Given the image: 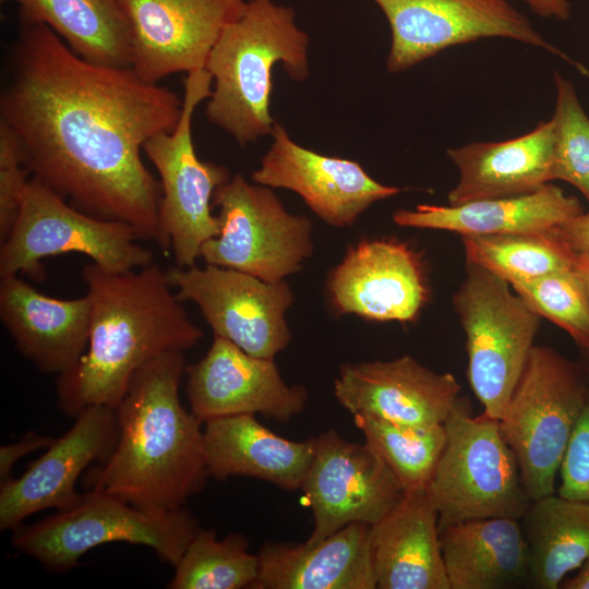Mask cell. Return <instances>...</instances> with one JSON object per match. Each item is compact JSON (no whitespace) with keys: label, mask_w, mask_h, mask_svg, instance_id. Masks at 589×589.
<instances>
[{"label":"cell","mask_w":589,"mask_h":589,"mask_svg":"<svg viewBox=\"0 0 589 589\" xmlns=\"http://www.w3.org/2000/svg\"><path fill=\"white\" fill-rule=\"evenodd\" d=\"M563 589H589V556L577 568V573L567 576L561 584Z\"/></svg>","instance_id":"obj_40"},{"label":"cell","mask_w":589,"mask_h":589,"mask_svg":"<svg viewBox=\"0 0 589 589\" xmlns=\"http://www.w3.org/2000/svg\"><path fill=\"white\" fill-rule=\"evenodd\" d=\"M220 232L206 241V264L232 268L275 283L299 272L313 253L312 223L289 213L271 188L237 173L217 188Z\"/></svg>","instance_id":"obj_11"},{"label":"cell","mask_w":589,"mask_h":589,"mask_svg":"<svg viewBox=\"0 0 589 589\" xmlns=\"http://www.w3.org/2000/svg\"><path fill=\"white\" fill-rule=\"evenodd\" d=\"M532 11L542 17L567 20L570 13V4L567 0H521Z\"/></svg>","instance_id":"obj_39"},{"label":"cell","mask_w":589,"mask_h":589,"mask_svg":"<svg viewBox=\"0 0 589 589\" xmlns=\"http://www.w3.org/2000/svg\"><path fill=\"white\" fill-rule=\"evenodd\" d=\"M272 136L269 149L252 175L253 182L296 192L328 225L351 226L373 203L401 191L377 182L354 160L300 146L276 121Z\"/></svg>","instance_id":"obj_18"},{"label":"cell","mask_w":589,"mask_h":589,"mask_svg":"<svg viewBox=\"0 0 589 589\" xmlns=\"http://www.w3.org/2000/svg\"><path fill=\"white\" fill-rule=\"evenodd\" d=\"M392 33L386 67L402 72L448 47L509 38L560 53L507 0H373Z\"/></svg>","instance_id":"obj_13"},{"label":"cell","mask_w":589,"mask_h":589,"mask_svg":"<svg viewBox=\"0 0 589 589\" xmlns=\"http://www.w3.org/2000/svg\"><path fill=\"white\" fill-rule=\"evenodd\" d=\"M183 353H164L135 372L116 408V444L87 469V490L140 508L176 510L205 486L204 423L179 397Z\"/></svg>","instance_id":"obj_3"},{"label":"cell","mask_w":589,"mask_h":589,"mask_svg":"<svg viewBox=\"0 0 589 589\" xmlns=\"http://www.w3.org/2000/svg\"><path fill=\"white\" fill-rule=\"evenodd\" d=\"M21 24H43L81 58L99 65L131 67V36L118 0H13Z\"/></svg>","instance_id":"obj_29"},{"label":"cell","mask_w":589,"mask_h":589,"mask_svg":"<svg viewBox=\"0 0 589 589\" xmlns=\"http://www.w3.org/2000/svg\"><path fill=\"white\" fill-rule=\"evenodd\" d=\"M199 528L196 517L183 507L140 508L107 493L86 490L72 506L12 530L11 543L58 573L76 567L89 550L112 542L148 546L175 567Z\"/></svg>","instance_id":"obj_5"},{"label":"cell","mask_w":589,"mask_h":589,"mask_svg":"<svg viewBox=\"0 0 589 589\" xmlns=\"http://www.w3.org/2000/svg\"><path fill=\"white\" fill-rule=\"evenodd\" d=\"M212 84L205 68L187 73L178 124L143 147L160 178L157 244L164 251L172 250L179 267L194 266L203 244L219 235V217L212 213L213 196L231 178L225 166L201 160L194 148L192 117L197 105L211 96Z\"/></svg>","instance_id":"obj_9"},{"label":"cell","mask_w":589,"mask_h":589,"mask_svg":"<svg viewBox=\"0 0 589 589\" xmlns=\"http://www.w3.org/2000/svg\"><path fill=\"white\" fill-rule=\"evenodd\" d=\"M558 474L557 494L589 503V398L572 432Z\"/></svg>","instance_id":"obj_36"},{"label":"cell","mask_w":589,"mask_h":589,"mask_svg":"<svg viewBox=\"0 0 589 589\" xmlns=\"http://www.w3.org/2000/svg\"><path fill=\"white\" fill-rule=\"evenodd\" d=\"M185 374L191 411L203 423L255 413L287 422L308 402L306 389L288 385L273 359L249 354L217 336L201 360L185 365Z\"/></svg>","instance_id":"obj_16"},{"label":"cell","mask_w":589,"mask_h":589,"mask_svg":"<svg viewBox=\"0 0 589 589\" xmlns=\"http://www.w3.org/2000/svg\"><path fill=\"white\" fill-rule=\"evenodd\" d=\"M589 398L584 371L550 347L533 346L500 425L531 501L555 493L575 424Z\"/></svg>","instance_id":"obj_6"},{"label":"cell","mask_w":589,"mask_h":589,"mask_svg":"<svg viewBox=\"0 0 589 589\" xmlns=\"http://www.w3.org/2000/svg\"><path fill=\"white\" fill-rule=\"evenodd\" d=\"M467 264L480 266L510 286L573 268L576 254L553 231L461 236Z\"/></svg>","instance_id":"obj_30"},{"label":"cell","mask_w":589,"mask_h":589,"mask_svg":"<svg viewBox=\"0 0 589 589\" xmlns=\"http://www.w3.org/2000/svg\"><path fill=\"white\" fill-rule=\"evenodd\" d=\"M118 2L130 28L131 68L151 83L204 69L221 32L248 4L245 0Z\"/></svg>","instance_id":"obj_15"},{"label":"cell","mask_w":589,"mask_h":589,"mask_svg":"<svg viewBox=\"0 0 589 589\" xmlns=\"http://www.w3.org/2000/svg\"><path fill=\"white\" fill-rule=\"evenodd\" d=\"M166 272L177 297L199 306L214 336L265 359L287 348L291 334L285 315L294 298L285 280L269 283L212 264Z\"/></svg>","instance_id":"obj_12"},{"label":"cell","mask_w":589,"mask_h":589,"mask_svg":"<svg viewBox=\"0 0 589 589\" xmlns=\"http://www.w3.org/2000/svg\"><path fill=\"white\" fill-rule=\"evenodd\" d=\"M353 420L405 492L430 486L446 442L444 424H400L361 414Z\"/></svg>","instance_id":"obj_31"},{"label":"cell","mask_w":589,"mask_h":589,"mask_svg":"<svg viewBox=\"0 0 589 589\" xmlns=\"http://www.w3.org/2000/svg\"><path fill=\"white\" fill-rule=\"evenodd\" d=\"M450 589H508L528 585L527 545L520 520L470 519L440 530Z\"/></svg>","instance_id":"obj_27"},{"label":"cell","mask_w":589,"mask_h":589,"mask_svg":"<svg viewBox=\"0 0 589 589\" xmlns=\"http://www.w3.org/2000/svg\"><path fill=\"white\" fill-rule=\"evenodd\" d=\"M208 477L245 476L286 491L300 490L315 452V437L290 441L262 425L254 414L208 420L203 428Z\"/></svg>","instance_id":"obj_25"},{"label":"cell","mask_w":589,"mask_h":589,"mask_svg":"<svg viewBox=\"0 0 589 589\" xmlns=\"http://www.w3.org/2000/svg\"><path fill=\"white\" fill-rule=\"evenodd\" d=\"M584 213L579 200L548 183L518 196L468 202L460 205L419 204L393 215L401 227L437 229L460 236L546 231Z\"/></svg>","instance_id":"obj_26"},{"label":"cell","mask_w":589,"mask_h":589,"mask_svg":"<svg viewBox=\"0 0 589 589\" xmlns=\"http://www.w3.org/2000/svg\"><path fill=\"white\" fill-rule=\"evenodd\" d=\"M82 278L91 300L88 344L56 384L57 406L69 417L96 405L116 409L143 365L192 349L203 337L155 263L111 273L92 262Z\"/></svg>","instance_id":"obj_2"},{"label":"cell","mask_w":589,"mask_h":589,"mask_svg":"<svg viewBox=\"0 0 589 589\" xmlns=\"http://www.w3.org/2000/svg\"><path fill=\"white\" fill-rule=\"evenodd\" d=\"M587 360H588V369H589V356L587 357Z\"/></svg>","instance_id":"obj_42"},{"label":"cell","mask_w":589,"mask_h":589,"mask_svg":"<svg viewBox=\"0 0 589 589\" xmlns=\"http://www.w3.org/2000/svg\"><path fill=\"white\" fill-rule=\"evenodd\" d=\"M575 254H589V213H582L552 228Z\"/></svg>","instance_id":"obj_38"},{"label":"cell","mask_w":589,"mask_h":589,"mask_svg":"<svg viewBox=\"0 0 589 589\" xmlns=\"http://www.w3.org/2000/svg\"><path fill=\"white\" fill-rule=\"evenodd\" d=\"M573 269L581 279L589 292V254H576Z\"/></svg>","instance_id":"obj_41"},{"label":"cell","mask_w":589,"mask_h":589,"mask_svg":"<svg viewBox=\"0 0 589 589\" xmlns=\"http://www.w3.org/2000/svg\"><path fill=\"white\" fill-rule=\"evenodd\" d=\"M132 226L92 216L51 188L31 178L23 193L19 215L0 248V278L26 274L39 281L45 277L41 260L81 253L111 273H128L154 263V255L136 242Z\"/></svg>","instance_id":"obj_8"},{"label":"cell","mask_w":589,"mask_h":589,"mask_svg":"<svg viewBox=\"0 0 589 589\" xmlns=\"http://www.w3.org/2000/svg\"><path fill=\"white\" fill-rule=\"evenodd\" d=\"M554 145V123L550 119L515 139L473 142L448 149L459 172L448 193V204L518 196L541 189L552 181Z\"/></svg>","instance_id":"obj_24"},{"label":"cell","mask_w":589,"mask_h":589,"mask_svg":"<svg viewBox=\"0 0 589 589\" xmlns=\"http://www.w3.org/2000/svg\"><path fill=\"white\" fill-rule=\"evenodd\" d=\"M0 318L17 350L40 371L61 374L85 352L91 325L88 296L58 299L17 276L1 278Z\"/></svg>","instance_id":"obj_21"},{"label":"cell","mask_w":589,"mask_h":589,"mask_svg":"<svg viewBox=\"0 0 589 589\" xmlns=\"http://www.w3.org/2000/svg\"><path fill=\"white\" fill-rule=\"evenodd\" d=\"M11 57L0 120L19 137L32 177L158 243L161 187L141 152L176 128L183 100L131 67L81 58L43 24H22Z\"/></svg>","instance_id":"obj_1"},{"label":"cell","mask_w":589,"mask_h":589,"mask_svg":"<svg viewBox=\"0 0 589 589\" xmlns=\"http://www.w3.org/2000/svg\"><path fill=\"white\" fill-rule=\"evenodd\" d=\"M0 1L3 2V1H8V0H0Z\"/></svg>","instance_id":"obj_43"},{"label":"cell","mask_w":589,"mask_h":589,"mask_svg":"<svg viewBox=\"0 0 589 589\" xmlns=\"http://www.w3.org/2000/svg\"><path fill=\"white\" fill-rule=\"evenodd\" d=\"M22 144L11 128L0 120V240L10 235L29 181Z\"/></svg>","instance_id":"obj_35"},{"label":"cell","mask_w":589,"mask_h":589,"mask_svg":"<svg viewBox=\"0 0 589 589\" xmlns=\"http://www.w3.org/2000/svg\"><path fill=\"white\" fill-rule=\"evenodd\" d=\"M241 533L218 539L214 529L199 528L168 584L170 589L252 588L259 576V557L248 551Z\"/></svg>","instance_id":"obj_32"},{"label":"cell","mask_w":589,"mask_h":589,"mask_svg":"<svg viewBox=\"0 0 589 589\" xmlns=\"http://www.w3.org/2000/svg\"><path fill=\"white\" fill-rule=\"evenodd\" d=\"M300 490L314 520L305 541L309 544L353 522L376 524L405 494L390 469L365 443L349 442L334 429L315 436L313 460Z\"/></svg>","instance_id":"obj_14"},{"label":"cell","mask_w":589,"mask_h":589,"mask_svg":"<svg viewBox=\"0 0 589 589\" xmlns=\"http://www.w3.org/2000/svg\"><path fill=\"white\" fill-rule=\"evenodd\" d=\"M460 389L454 374L432 371L411 356L345 363L334 382L337 401L352 416L412 425L444 424Z\"/></svg>","instance_id":"obj_20"},{"label":"cell","mask_w":589,"mask_h":589,"mask_svg":"<svg viewBox=\"0 0 589 589\" xmlns=\"http://www.w3.org/2000/svg\"><path fill=\"white\" fill-rule=\"evenodd\" d=\"M55 437L28 431L17 442L0 447V483L11 478L13 466L26 455L51 445Z\"/></svg>","instance_id":"obj_37"},{"label":"cell","mask_w":589,"mask_h":589,"mask_svg":"<svg viewBox=\"0 0 589 589\" xmlns=\"http://www.w3.org/2000/svg\"><path fill=\"white\" fill-rule=\"evenodd\" d=\"M73 425L16 479L0 483V529L14 530L28 516L72 506L75 484L93 462L104 460L118 437L116 409L96 405L74 417Z\"/></svg>","instance_id":"obj_17"},{"label":"cell","mask_w":589,"mask_h":589,"mask_svg":"<svg viewBox=\"0 0 589 589\" xmlns=\"http://www.w3.org/2000/svg\"><path fill=\"white\" fill-rule=\"evenodd\" d=\"M370 528L353 522L315 544L265 542L251 589H375Z\"/></svg>","instance_id":"obj_23"},{"label":"cell","mask_w":589,"mask_h":589,"mask_svg":"<svg viewBox=\"0 0 589 589\" xmlns=\"http://www.w3.org/2000/svg\"><path fill=\"white\" fill-rule=\"evenodd\" d=\"M540 316L564 329L589 356V292L573 268L512 285Z\"/></svg>","instance_id":"obj_33"},{"label":"cell","mask_w":589,"mask_h":589,"mask_svg":"<svg viewBox=\"0 0 589 589\" xmlns=\"http://www.w3.org/2000/svg\"><path fill=\"white\" fill-rule=\"evenodd\" d=\"M553 79L556 100L552 117L555 132L552 181L570 183L589 205V118L573 83L556 71Z\"/></svg>","instance_id":"obj_34"},{"label":"cell","mask_w":589,"mask_h":589,"mask_svg":"<svg viewBox=\"0 0 589 589\" xmlns=\"http://www.w3.org/2000/svg\"><path fill=\"white\" fill-rule=\"evenodd\" d=\"M444 425L446 442L429 486L438 530L478 518L520 519L531 500L500 421L473 416L460 397Z\"/></svg>","instance_id":"obj_7"},{"label":"cell","mask_w":589,"mask_h":589,"mask_svg":"<svg viewBox=\"0 0 589 589\" xmlns=\"http://www.w3.org/2000/svg\"><path fill=\"white\" fill-rule=\"evenodd\" d=\"M327 289L338 313L376 322H412L429 297L418 253L392 239L362 240L349 249Z\"/></svg>","instance_id":"obj_19"},{"label":"cell","mask_w":589,"mask_h":589,"mask_svg":"<svg viewBox=\"0 0 589 589\" xmlns=\"http://www.w3.org/2000/svg\"><path fill=\"white\" fill-rule=\"evenodd\" d=\"M376 588L450 589L444 568L438 515L428 489L405 492L370 528Z\"/></svg>","instance_id":"obj_22"},{"label":"cell","mask_w":589,"mask_h":589,"mask_svg":"<svg viewBox=\"0 0 589 589\" xmlns=\"http://www.w3.org/2000/svg\"><path fill=\"white\" fill-rule=\"evenodd\" d=\"M308 44L293 9L273 0L249 1L208 55L205 69L214 84L205 110L208 120L240 145L272 134V70L280 62L292 80L308 77Z\"/></svg>","instance_id":"obj_4"},{"label":"cell","mask_w":589,"mask_h":589,"mask_svg":"<svg viewBox=\"0 0 589 589\" xmlns=\"http://www.w3.org/2000/svg\"><path fill=\"white\" fill-rule=\"evenodd\" d=\"M509 284L467 264L453 305L466 334L467 376L483 413L500 420L524 372L540 316Z\"/></svg>","instance_id":"obj_10"},{"label":"cell","mask_w":589,"mask_h":589,"mask_svg":"<svg viewBox=\"0 0 589 589\" xmlns=\"http://www.w3.org/2000/svg\"><path fill=\"white\" fill-rule=\"evenodd\" d=\"M519 520L527 545L529 587L560 588L589 556V503L555 492L531 501Z\"/></svg>","instance_id":"obj_28"}]
</instances>
